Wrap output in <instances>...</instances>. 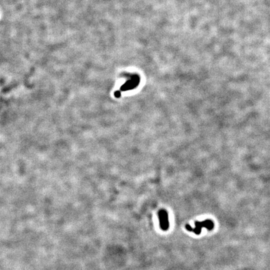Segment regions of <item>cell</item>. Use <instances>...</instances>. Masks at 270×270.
<instances>
[{
    "mask_svg": "<svg viewBox=\"0 0 270 270\" xmlns=\"http://www.w3.org/2000/svg\"><path fill=\"white\" fill-rule=\"evenodd\" d=\"M160 226L163 231H167L169 228L168 214L165 210H161L158 212Z\"/></svg>",
    "mask_w": 270,
    "mask_h": 270,
    "instance_id": "2",
    "label": "cell"
},
{
    "mask_svg": "<svg viewBox=\"0 0 270 270\" xmlns=\"http://www.w3.org/2000/svg\"><path fill=\"white\" fill-rule=\"evenodd\" d=\"M186 229L190 232H193L195 234L198 235L201 233L202 228H205L208 230H212L214 228V223L211 219H206L202 221H196L195 223V228L190 226V225H186Z\"/></svg>",
    "mask_w": 270,
    "mask_h": 270,
    "instance_id": "1",
    "label": "cell"
}]
</instances>
